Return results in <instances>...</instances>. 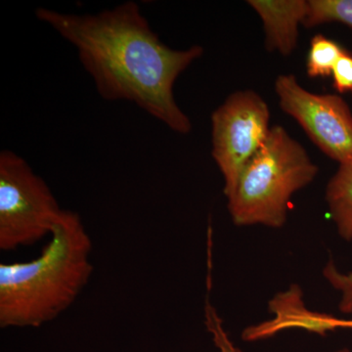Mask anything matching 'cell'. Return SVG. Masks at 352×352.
Instances as JSON below:
<instances>
[{
	"instance_id": "obj_12",
	"label": "cell",
	"mask_w": 352,
	"mask_h": 352,
	"mask_svg": "<svg viewBox=\"0 0 352 352\" xmlns=\"http://www.w3.org/2000/svg\"><path fill=\"white\" fill-rule=\"evenodd\" d=\"M205 314L206 325H207L208 332L212 333V340L219 352H241L229 339L228 335L222 325L221 319L210 303H206Z\"/></svg>"
},
{
	"instance_id": "obj_13",
	"label": "cell",
	"mask_w": 352,
	"mask_h": 352,
	"mask_svg": "<svg viewBox=\"0 0 352 352\" xmlns=\"http://www.w3.org/2000/svg\"><path fill=\"white\" fill-rule=\"evenodd\" d=\"M333 87L340 94H352V55L349 51L338 60L332 72Z\"/></svg>"
},
{
	"instance_id": "obj_6",
	"label": "cell",
	"mask_w": 352,
	"mask_h": 352,
	"mask_svg": "<svg viewBox=\"0 0 352 352\" xmlns=\"http://www.w3.org/2000/svg\"><path fill=\"white\" fill-rule=\"evenodd\" d=\"M275 91L282 110L324 154L340 164L352 159V113L342 97L311 94L294 75L278 76Z\"/></svg>"
},
{
	"instance_id": "obj_5",
	"label": "cell",
	"mask_w": 352,
	"mask_h": 352,
	"mask_svg": "<svg viewBox=\"0 0 352 352\" xmlns=\"http://www.w3.org/2000/svg\"><path fill=\"white\" fill-rule=\"evenodd\" d=\"M270 112L254 90H238L212 115V155L223 176V193L229 198L245 166L264 144L270 132Z\"/></svg>"
},
{
	"instance_id": "obj_11",
	"label": "cell",
	"mask_w": 352,
	"mask_h": 352,
	"mask_svg": "<svg viewBox=\"0 0 352 352\" xmlns=\"http://www.w3.org/2000/svg\"><path fill=\"white\" fill-rule=\"evenodd\" d=\"M323 275L331 286L340 293V311L344 314H352V272H340L331 261L324 268Z\"/></svg>"
},
{
	"instance_id": "obj_4",
	"label": "cell",
	"mask_w": 352,
	"mask_h": 352,
	"mask_svg": "<svg viewBox=\"0 0 352 352\" xmlns=\"http://www.w3.org/2000/svg\"><path fill=\"white\" fill-rule=\"evenodd\" d=\"M43 178L15 152L0 153V250L15 251L51 235L64 212Z\"/></svg>"
},
{
	"instance_id": "obj_2",
	"label": "cell",
	"mask_w": 352,
	"mask_h": 352,
	"mask_svg": "<svg viewBox=\"0 0 352 352\" xmlns=\"http://www.w3.org/2000/svg\"><path fill=\"white\" fill-rule=\"evenodd\" d=\"M38 258L0 264V327L38 328L76 302L94 273L82 217L65 210Z\"/></svg>"
},
{
	"instance_id": "obj_3",
	"label": "cell",
	"mask_w": 352,
	"mask_h": 352,
	"mask_svg": "<svg viewBox=\"0 0 352 352\" xmlns=\"http://www.w3.org/2000/svg\"><path fill=\"white\" fill-rule=\"evenodd\" d=\"M318 170L307 150L284 127H271L265 142L245 166L235 191L227 198L234 224L283 226L292 196L314 182Z\"/></svg>"
},
{
	"instance_id": "obj_7",
	"label": "cell",
	"mask_w": 352,
	"mask_h": 352,
	"mask_svg": "<svg viewBox=\"0 0 352 352\" xmlns=\"http://www.w3.org/2000/svg\"><path fill=\"white\" fill-rule=\"evenodd\" d=\"M258 14L265 32V47L270 52L289 56L296 50L298 27L307 14L305 0H249Z\"/></svg>"
},
{
	"instance_id": "obj_14",
	"label": "cell",
	"mask_w": 352,
	"mask_h": 352,
	"mask_svg": "<svg viewBox=\"0 0 352 352\" xmlns=\"http://www.w3.org/2000/svg\"><path fill=\"white\" fill-rule=\"evenodd\" d=\"M333 331L337 330V329H351L352 330V319L346 320V319H339L333 317Z\"/></svg>"
},
{
	"instance_id": "obj_9",
	"label": "cell",
	"mask_w": 352,
	"mask_h": 352,
	"mask_svg": "<svg viewBox=\"0 0 352 352\" xmlns=\"http://www.w3.org/2000/svg\"><path fill=\"white\" fill-rule=\"evenodd\" d=\"M346 51L332 39L326 38L323 34H316L311 39L307 55L308 76L325 78L332 76L333 67Z\"/></svg>"
},
{
	"instance_id": "obj_10",
	"label": "cell",
	"mask_w": 352,
	"mask_h": 352,
	"mask_svg": "<svg viewBox=\"0 0 352 352\" xmlns=\"http://www.w3.org/2000/svg\"><path fill=\"white\" fill-rule=\"evenodd\" d=\"M333 22L352 29V0H308L307 17L302 24L305 28Z\"/></svg>"
},
{
	"instance_id": "obj_1",
	"label": "cell",
	"mask_w": 352,
	"mask_h": 352,
	"mask_svg": "<svg viewBox=\"0 0 352 352\" xmlns=\"http://www.w3.org/2000/svg\"><path fill=\"white\" fill-rule=\"evenodd\" d=\"M36 16L76 48L104 100L131 102L176 133L192 131L191 120L176 103L173 87L203 56L201 46L170 48L133 1L95 14L41 7Z\"/></svg>"
},
{
	"instance_id": "obj_8",
	"label": "cell",
	"mask_w": 352,
	"mask_h": 352,
	"mask_svg": "<svg viewBox=\"0 0 352 352\" xmlns=\"http://www.w3.org/2000/svg\"><path fill=\"white\" fill-rule=\"evenodd\" d=\"M331 217L342 239L352 241V159L340 164L326 188Z\"/></svg>"
},
{
	"instance_id": "obj_15",
	"label": "cell",
	"mask_w": 352,
	"mask_h": 352,
	"mask_svg": "<svg viewBox=\"0 0 352 352\" xmlns=\"http://www.w3.org/2000/svg\"><path fill=\"white\" fill-rule=\"evenodd\" d=\"M333 352H351V351H349V349H338V351H336Z\"/></svg>"
}]
</instances>
